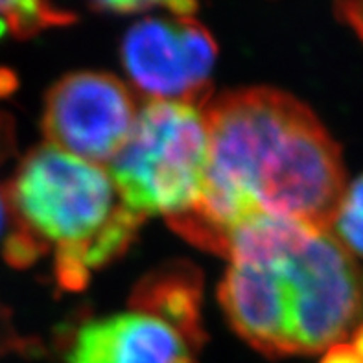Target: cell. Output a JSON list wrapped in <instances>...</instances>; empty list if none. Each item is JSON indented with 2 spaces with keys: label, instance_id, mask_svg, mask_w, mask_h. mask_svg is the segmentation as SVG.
<instances>
[{
  "label": "cell",
  "instance_id": "6da1fadb",
  "mask_svg": "<svg viewBox=\"0 0 363 363\" xmlns=\"http://www.w3.org/2000/svg\"><path fill=\"white\" fill-rule=\"evenodd\" d=\"M205 120V183L192 208L168 218L175 233L227 257L230 229L255 214L332 229L345 196V166L310 107L277 89L249 87L208 101Z\"/></svg>",
  "mask_w": 363,
  "mask_h": 363
},
{
  "label": "cell",
  "instance_id": "7a4b0ae2",
  "mask_svg": "<svg viewBox=\"0 0 363 363\" xmlns=\"http://www.w3.org/2000/svg\"><path fill=\"white\" fill-rule=\"evenodd\" d=\"M208 166L205 109L152 100L109 162L120 203L140 216L183 214L198 203Z\"/></svg>",
  "mask_w": 363,
  "mask_h": 363
},
{
  "label": "cell",
  "instance_id": "3957f363",
  "mask_svg": "<svg viewBox=\"0 0 363 363\" xmlns=\"http://www.w3.org/2000/svg\"><path fill=\"white\" fill-rule=\"evenodd\" d=\"M2 201L15 229L46 247H74L85 257L120 205L106 172L50 144L24 157L2 189Z\"/></svg>",
  "mask_w": 363,
  "mask_h": 363
},
{
  "label": "cell",
  "instance_id": "277c9868",
  "mask_svg": "<svg viewBox=\"0 0 363 363\" xmlns=\"http://www.w3.org/2000/svg\"><path fill=\"white\" fill-rule=\"evenodd\" d=\"M279 279L288 354H315L363 323V272L330 230L269 264Z\"/></svg>",
  "mask_w": 363,
  "mask_h": 363
},
{
  "label": "cell",
  "instance_id": "5b68a950",
  "mask_svg": "<svg viewBox=\"0 0 363 363\" xmlns=\"http://www.w3.org/2000/svg\"><path fill=\"white\" fill-rule=\"evenodd\" d=\"M216 55L212 33L192 17L138 21L125 32L120 46L125 72L138 91L198 109H205L211 101Z\"/></svg>",
  "mask_w": 363,
  "mask_h": 363
},
{
  "label": "cell",
  "instance_id": "8992f818",
  "mask_svg": "<svg viewBox=\"0 0 363 363\" xmlns=\"http://www.w3.org/2000/svg\"><path fill=\"white\" fill-rule=\"evenodd\" d=\"M133 92L107 72L67 74L46 92L43 133L61 152L98 164L111 162L137 122Z\"/></svg>",
  "mask_w": 363,
  "mask_h": 363
},
{
  "label": "cell",
  "instance_id": "52a82bcc",
  "mask_svg": "<svg viewBox=\"0 0 363 363\" xmlns=\"http://www.w3.org/2000/svg\"><path fill=\"white\" fill-rule=\"evenodd\" d=\"M198 350L170 325L146 313L85 323L70 341L69 363H196Z\"/></svg>",
  "mask_w": 363,
  "mask_h": 363
},
{
  "label": "cell",
  "instance_id": "ba28073f",
  "mask_svg": "<svg viewBox=\"0 0 363 363\" xmlns=\"http://www.w3.org/2000/svg\"><path fill=\"white\" fill-rule=\"evenodd\" d=\"M218 297L230 327L267 358L288 354L286 318L279 279L269 266H240L227 269Z\"/></svg>",
  "mask_w": 363,
  "mask_h": 363
},
{
  "label": "cell",
  "instance_id": "9c48e42d",
  "mask_svg": "<svg viewBox=\"0 0 363 363\" xmlns=\"http://www.w3.org/2000/svg\"><path fill=\"white\" fill-rule=\"evenodd\" d=\"M129 306L170 325L198 352L205 343L203 275L186 260L166 262L144 275L131 291Z\"/></svg>",
  "mask_w": 363,
  "mask_h": 363
},
{
  "label": "cell",
  "instance_id": "30bf717a",
  "mask_svg": "<svg viewBox=\"0 0 363 363\" xmlns=\"http://www.w3.org/2000/svg\"><path fill=\"white\" fill-rule=\"evenodd\" d=\"M332 227H336L337 240L347 251L350 249L354 255L363 257V175L345 190Z\"/></svg>",
  "mask_w": 363,
  "mask_h": 363
},
{
  "label": "cell",
  "instance_id": "8fae6325",
  "mask_svg": "<svg viewBox=\"0 0 363 363\" xmlns=\"http://www.w3.org/2000/svg\"><path fill=\"white\" fill-rule=\"evenodd\" d=\"M46 251H48V247L43 244L41 240H37L35 236L28 235V233L18 229H13V233L6 238L4 244L6 262L9 266L17 267V269L30 267Z\"/></svg>",
  "mask_w": 363,
  "mask_h": 363
},
{
  "label": "cell",
  "instance_id": "7c38bea8",
  "mask_svg": "<svg viewBox=\"0 0 363 363\" xmlns=\"http://www.w3.org/2000/svg\"><path fill=\"white\" fill-rule=\"evenodd\" d=\"M153 6H166V0H94V8L113 13H137Z\"/></svg>",
  "mask_w": 363,
  "mask_h": 363
},
{
  "label": "cell",
  "instance_id": "4fadbf2b",
  "mask_svg": "<svg viewBox=\"0 0 363 363\" xmlns=\"http://www.w3.org/2000/svg\"><path fill=\"white\" fill-rule=\"evenodd\" d=\"M336 15L363 41V0H336Z\"/></svg>",
  "mask_w": 363,
  "mask_h": 363
},
{
  "label": "cell",
  "instance_id": "5bb4252c",
  "mask_svg": "<svg viewBox=\"0 0 363 363\" xmlns=\"http://www.w3.org/2000/svg\"><path fill=\"white\" fill-rule=\"evenodd\" d=\"M321 363H363V359L356 354V350L347 343H336L328 347L323 354Z\"/></svg>",
  "mask_w": 363,
  "mask_h": 363
},
{
  "label": "cell",
  "instance_id": "9a60e30c",
  "mask_svg": "<svg viewBox=\"0 0 363 363\" xmlns=\"http://www.w3.org/2000/svg\"><path fill=\"white\" fill-rule=\"evenodd\" d=\"M11 144H13V138H11V120L0 113V161L8 155L9 150H11Z\"/></svg>",
  "mask_w": 363,
  "mask_h": 363
},
{
  "label": "cell",
  "instance_id": "2e32d148",
  "mask_svg": "<svg viewBox=\"0 0 363 363\" xmlns=\"http://www.w3.org/2000/svg\"><path fill=\"white\" fill-rule=\"evenodd\" d=\"M9 347L13 349L15 347V334L9 327V319L4 313L2 306H0V352L8 350Z\"/></svg>",
  "mask_w": 363,
  "mask_h": 363
},
{
  "label": "cell",
  "instance_id": "e0dca14e",
  "mask_svg": "<svg viewBox=\"0 0 363 363\" xmlns=\"http://www.w3.org/2000/svg\"><path fill=\"white\" fill-rule=\"evenodd\" d=\"M17 85L15 74L8 69H0V94H8Z\"/></svg>",
  "mask_w": 363,
  "mask_h": 363
},
{
  "label": "cell",
  "instance_id": "ac0fdd59",
  "mask_svg": "<svg viewBox=\"0 0 363 363\" xmlns=\"http://www.w3.org/2000/svg\"><path fill=\"white\" fill-rule=\"evenodd\" d=\"M352 334V340H350V347L356 350V354L363 359V323H359L354 330L350 332Z\"/></svg>",
  "mask_w": 363,
  "mask_h": 363
},
{
  "label": "cell",
  "instance_id": "d6986e66",
  "mask_svg": "<svg viewBox=\"0 0 363 363\" xmlns=\"http://www.w3.org/2000/svg\"><path fill=\"white\" fill-rule=\"evenodd\" d=\"M23 0H0V18H6L9 13L17 11Z\"/></svg>",
  "mask_w": 363,
  "mask_h": 363
},
{
  "label": "cell",
  "instance_id": "ffe728a7",
  "mask_svg": "<svg viewBox=\"0 0 363 363\" xmlns=\"http://www.w3.org/2000/svg\"><path fill=\"white\" fill-rule=\"evenodd\" d=\"M4 212H6L4 201H2V196H0V227H2V221H4Z\"/></svg>",
  "mask_w": 363,
  "mask_h": 363
},
{
  "label": "cell",
  "instance_id": "44dd1931",
  "mask_svg": "<svg viewBox=\"0 0 363 363\" xmlns=\"http://www.w3.org/2000/svg\"><path fill=\"white\" fill-rule=\"evenodd\" d=\"M6 30H8V26H6L4 18H0V37L4 35V33H6Z\"/></svg>",
  "mask_w": 363,
  "mask_h": 363
}]
</instances>
